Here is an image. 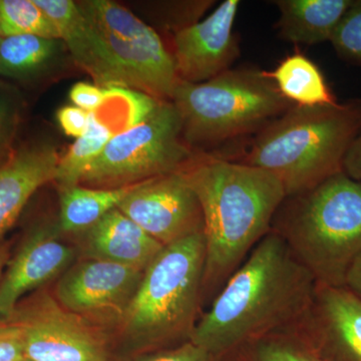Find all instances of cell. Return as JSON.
I'll list each match as a JSON object with an SVG mask.
<instances>
[{"instance_id":"obj_25","label":"cell","mask_w":361,"mask_h":361,"mask_svg":"<svg viewBox=\"0 0 361 361\" xmlns=\"http://www.w3.org/2000/svg\"><path fill=\"white\" fill-rule=\"evenodd\" d=\"M25 102L18 85L0 78V167L11 160L25 115Z\"/></svg>"},{"instance_id":"obj_23","label":"cell","mask_w":361,"mask_h":361,"mask_svg":"<svg viewBox=\"0 0 361 361\" xmlns=\"http://www.w3.org/2000/svg\"><path fill=\"white\" fill-rule=\"evenodd\" d=\"M18 35L59 39L56 25L35 0H0V37Z\"/></svg>"},{"instance_id":"obj_10","label":"cell","mask_w":361,"mask_h":361,"mask_svg":"<svg viewBox=\"0 0 361 361\" xmlns=\"http://www.w3.org/2000/svg\"><path fill=\"white\" fill-rule=\"evenodd\" d=\"M239 6L238 0H226L205 20L175 32L172 56L180 80L199 84L231 68L240 56L234 33Z\"/></svg>"},{"instance_id":"obj_1","label":"cell","mask_w":361,"mask_h":361,"mask_svg":"<svg viewBox=\"0 0 361 361\" xmlns=\"http://www.w3.org/2000/svg\"><path fill=\"white\" fill-rule=\"evenodd\" d=\"M316 288L310 271L270 231L201 315L191 341L226 360L252 341L299 329Z\"/></svg>"},{"instance_id":"obj_7","label":"cell","mask_w":361,"mask_h":361,"mask_svg":"<svg viewBox=\"0 0 361 361\" xmlns=\"http://www.w3.org/2000/svg\"><path fill=\"white\" fill-rule=\"evenodd\" d=\"M200 153L185 141L179 111L163 102L149 118L111 137L80 186L115 189L179 172Z\"/></svg>"},{"instance_id":"obj_24","label":"cell","mask_w":361,"mask_h":361,"mask_svg":"<svg viewBox=\"0 0 361 361\" xmlns=\"http://www.w3.org/2000/svg\"><path fill=\"white\" fill-rule=\"evenodd\" d=\"M226 361H320L293 331L258 339L246 344Z\"/></svg>"},{"instance_id":"obj_13","label":"cell","mask_w":361,"mask_h":361,"mask_svg":"<svg viewBox=\"0 0 361 361\" xmlns=\"http://www.w3.org/2000/svg\"><path fill=\"white\" fill-rule=\"evenodd\" d=\"M59 232L58 225L33 226L9 259L0 279V324L28 292L59 276L73 262L75 249L59 240Z\"/></svg>"},{"instance_id":"obj_2","label":"cell","mask_w":361,"mask_h":361,"mask_svg":"<svg viewBox=\"0 0 361 361\" xmlns=\"http://www.w3.org/2000/svg\"><path fill=\"white\" fill-rule=\"evenodd\" d=\"M184 172L203 213V297L214 299L271 231L286 193L268 171L208 154H199Z\"/></svg>"},{"instance_id":"obj_9","label":"cell","mask_w":361,"mask_h":361,"mask_svg":"<svg viewBox=\"0 0 361 361\" xmlns=\"http://www.w3.org/2000/svg\"><path fill=\"white\" fill-rule=\"evenodd\" d=\"M118 209L163 246L204 232L200 202L184 170L144 180Z\"/></svg>"},{"instance_id":"obj_29","label":"cell","mask_w":361,"mask_h":361,"mask_svg":"<svg viewBox=\"0 0 361 361\" xmlns=\"http://www.w3.org/2000/svg\"><path fill=\"white\" fill-rule=\"evenodd\" d=\"M106 97V90L90 82H80L70 90V99L73 106L87 113H94L101 108Z\"/></svg>"},{"instance_id":"obj_33","label":"cell","mask_w":361,"mask_h":361,"mask_svg":"<svg viewBox=\"0 0 361 361\" xmlns=\"http://www.w3.org/2000/svg\"><path fill=\"white\" fill-rule=\"evenodd\" d=\"M11 257V246H9V244H0V279H1L2 274H4Z\"/></svg>"},{"instance_id":"obj_26","label":"cell","mask_w":361,"mask_h":361,"mask_svg":"<svg viewBox=\"0 0 361 361\" xmlns=\"http://www.w3.org/2000/svg\"><path fill=\"white\" fill-rule=\"evenodd\" d=\"M330 42L339 58L361 65V0H353Z\"/></svg>"},{"instance_id":"obj_32","label":"cell","mask_w":361,"mask_h":361,"mask_svg":"<svg viewBox=\"0 0 361 361\" xmlns=\"http://www.w3.org/2000/svg\"><path fill=\"white\" fill-rule=\"evenodd\" d=\"M345 287L361 300V255L349 270Z\"/></svg>"},{"instance_id":"obj_27","label":"cell","mask_w":361,"mask_h":361,"mask_svg":"<svg viewBox=\"0 0 361 361\" xmlns=\"http://www.w3.org/2000/svg\"><path fill=\"white\" fill-rule=\"evenodd\" d=\"M137 361H226L192 341L175 348L146 353Z\"/></svg>"},{"instance_id":"obj_8","label":"cell","mask_w":361,"mask_h":361,"mask_svg":"<svg viewBox=\"0 0 361 361\" xmlns=\"http://www.w3.org/2000/svg\"><path fill=\"white\" fill-rule=\"evenodd\" d=\"M6 322L20 329L26 360L109 361L103 332L66 310L47 291L21 300Z\"/></svg>"},{"instance_id":"obj_21","label":"cell","mask_w":361,"mask_h":361,"mask_svg":"<svg viewBox=\"0 0 361 361\" xmlns=\"http://www.w3.org/2000/svg\"><path fill=\"white\" fill-rule=\"evenodd\" d=\"M113 130L90 114L87 132L78 137L65 155L59 157L54 182L59 190L78 186L90 165L99 158L108 142L114 137Z\"/></svg>"},{"instance_id":"obj_11","label":"cell","mask_w":361,"mask_h":361,"mask_svg":"<svg viewBox=\"0 0 361 361\" xmlns=\"http://www.w3.org/2000/svg\"><path fill=\"white\" fill-rule=\"evenodd\" d=\"M295 331L320 361H361V300L348 287L317 284Z\"/></svg>"},{"instance_id":"obj_6","label":"cell","mask_w":361,"mask_h":361,"mask_svg":"<svg viewBox=\"0 0 361 361\" xmlns=\"http://www.w3.org/2000/svg\"><path fill=\"white\" fill-rule=\"evenodd\" d=\"M183 135L194 149L258 134L295 104L280 94L264 71L230 68L199 84L180 80L172 97Z\"/></svg>"},{"instance_id":"obj_16","label":"cell","mask_w":361,"mask_h":361,"mask_svg":"<svg viewBox=\"0 0 361 361\" xmlns=\"http://www.w3.org/2000/svg\"><path fill=\"white\" fill-rule=\"evenodd\" d=\"M87 259L111 261L146 270L164 247L118 208L85 230Z\"/></svg>"},{"instance_id":"obj_3","label":"cell","mask_w":361,"mask_h":361,"mask_svg":"<svg viewBox=\"0 0 361 361\" xmlns=\"http://www.w3.org/2000/svg\"><path fill=\"white\" fill-rule=\"evenodd\" d=\"M361 130V99L327 106H293L254 137L241 163L268 171L286 197L343 172L344 158Z\"/></svg>"},{"instance_id":"obj_19","label":"cell","mask_w":361,"mask_h":361,"mask_svg":"<svg viewBox=\"0 0 361 361\" xmlns=\"http://www.w3.org/2000/svg\"><path fill=\"white\" fill-rule=\"evenodd\" d=\"M281 96L299 106L338 103L324 75L314 61L296 49L282 59L275 70L264 71Z\"/></svg>"},{"instance_id":"obj_14","label":"cell","mask_w":361,"mask_h":361,"mask_svg":"<svg viewBox=\"0 0 361 361\" xmlns=\"http://www.w3.org/2000/svg\"><path fill=\"white\" fill-rule=\"evenodd\" d=\"M58 30L71 61L89 73L94 85L104 90L128 87L110 47L101 32L71 0H35Z\"/></svg>"},{"instance_id":"obj_15","label":"cell","mask_w":361,"mask_h":361,"mask_svg":"<svg viewBox=\"0 0 361 361\" xmlns=\"http://www.w3.org/2000/svg\"><path fill=\"white\" fill-rule=\"evenodd\" d=\"M58 148L49 140L18 145L11 160L0 167V239L20 218L37 190L54 182Z\"/></svg>"},{"instance_id":"obj_18","label":"cell","mask_w":361,"mask_h":361,"mask_svg":"<svg viewBox=\"0 0 361 361\" xmlns=\"http://www.w3.org/2000/svg\"><path fill=\"white\" fill-rule=\"evenodd\" d=\"M353 0H277L278 35L295 44L330 42Z\"/></svg>"},{"instance_id":"obj_17","label":"cell","mask_w":361,"mask_h":361,"mask_svg":"<svg viewBox=\"0 0 361 361\" xmlns=\"http://www.w3.org/2000/svg\"><path fill=\"white\" fill-rule=\"evenodd\" d=\"M68 52L61 39L0 37V78L27 87L39 85L58 71Z\"/></svg>"},{"instance_id":"obj_31","label":"cell","mask_w":361,"mask_h":361,"mask_svg":"<svg viewBox=\"0 0 361 361\" xmlns=\"http://www.w3.org/2000/svg\"><path fill=\"white\" fill-rule=\"evenodd\" d=\"M342 171L348 177L361 182V130L349 147L345 158H344Z\"/></svg>"},{"instance_id":"obj_34","label":"cell","mask_w":361,"mask_h":361,"mask_svg":"<svg viewBox=\"0 0 361 361\" xmlns=\"http://www.w3.org/2000/svg\"><path fill=\"white\" fill-rule=\"evenodd\" d=\"M23 361H30V360H26V358H25V360H23Z\"/></svg>"},{"instance_id":"obj_22","label":"cell","mask_w":361,"mask_h":361,"mask_svg":"<svg viewBox=\"0 0 361 361\" xmlns=\"http://www.w3.org/2000/svg\"><path fill=\"white\" fill-rule=\"evenodd\" d=\"M77 6L99 32L121 39H140L154 28L126 7L110 0H82Z\"/></svg>"},{"instance_id":"obj_5","label":"cell","mask_w":361,"mask_h":361,"mask_svg":"<svg viewBox=\"0 0 361 361\" xmlns=\"http://www.w3.org/2000/svg\"><path fill=\"white\" fill-rule=\"evenodd\" d=\"M205 260L204 232L161 249L120 317L128 346L149 353L191 341L200 319Z\"/></svg>"},{"instance_id":"obj_30","label":"cell","mask_w":361,"mask_h":361,"mask_svg":"<svg viewBox=\"0 0 361 361\" xmlns=\"http://www.w3.org/2000/svg\"><path fill=\"white\" fill-rule=\"evenodd\" d=\"M90 114L75 106H66L59 109L56 118L59 127L68 137H80L89 128Z\"/></svg>"},{"instance_id":"obj_4","label":"cell","mask_w":361,"mask_h":361,"mask_svg":"<svg viewBox=\"0 0 361 361\" xmlns=\"http://www.w3.org/2000/svg\"><path fill=\"white\" fill-rule=\"evenodd\" d=\"M271 231L284 240L316 283L345 286L361 255V182L341 172L286 197Z\"/></svg>"},{"instance_id":"obj_12","label":"cell","mask_w":361,"mask_h":361,"mask_svg":"<svg viewBox=\"0 0 361 361\" xmlns=\"http://www.w3.org/2000/svg\"><path fill=\"white\" fill-rule=\"evenodd\" d=\"M145 270L111 261L87 259L63 273L56 288L58 302L78 315L114 311L122 316Z\"/></svg>"},{"instance_id":"obj_20","label":"cell","mask_w":361,"mask_h":361,"mask_svg":"<svg viewBox=\"0 0 361 361\" xmlns=\"http://www.w3.org/2000/svg\"><path fill=\"white\" fill-rule=\"evenodd\" d=\"M141 183L115 189H94L78 185L63 190L59 197V232L80 233L89 229L118 208Z\"/></svg>"},{"instance_id":"obj_28","label":"cell","mask_w":361,"mask_h":361,"mask_svg":"<svg viewBox=\"0 0 361 361\" xmlns=\"http://www.w3.org/2000/svg\"><path fill=\"white\" fill-rule=\"evenodd\" d=\"M25 360L20 329L11 322L0 324V361Z\"/></svg>"}]
</instances>
